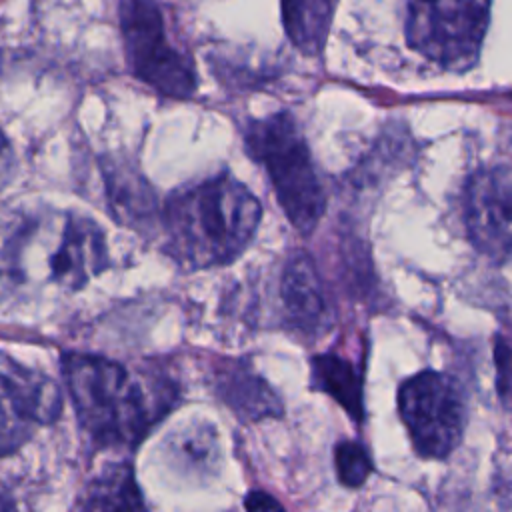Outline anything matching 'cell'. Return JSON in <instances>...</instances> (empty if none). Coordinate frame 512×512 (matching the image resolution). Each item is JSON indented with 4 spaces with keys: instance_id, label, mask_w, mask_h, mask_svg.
<instances>
[{
    "instance_id": "11",
    "label": "cell",
    "mask_w": 512,
    "mask_h": 512,
    "mask_svg": "<svg viewBox=\"0 0 512 512\" xmlns=\"http://www.w3.org/2000/svg\"><path fill=\"white\" fill-rule=\"evenodd\" d=\"M214 394L242 420L278 418L282 402L272 386L244 360L224 358L212 366Z\"/></svg>"
},
{
    "instance_id": "2",
    "label": "cell",
    "mask_w": 512,
    "mask_h": 512,
    "mask_svg": "<svg viewBox=\"0 0 512 512\" xmlns=\"http://www.w3.org/2000/svg\"><path fill=\"white\" fill-rule=\"evenodd\" d=\"M164 250L192 270L234 262L262 220L258 198L230 174L174 190L160 212Z\"/></svg>"
},
{
    "instance_id": "5",
    "label": "cell",
    "mask_w": 512,
    "mask_h": 512,
    "mask_svg": "<svg viewBox=\"0 0 512 512\" xmlns=\"http://www.w3.org/2000/svg\"><path fill=\"white\" fill-rule=\"evenodd\" d=\"M490 22V2H410L406 42L426 60L464 72L478 60Z\"/></svg>"
},
{
    "instance_id": "15",
    "label": "cell",
    "mask_w": 512,
    "mask_h": 512,
    "mask_svg": "<svg viewBox=\"0 0 512 512\" xmlns=\"http://www.w3.org/2000/svg\"><path fill=\"white\" fill-rule=\"evenodd\" d=\"M332 2L320 0H304V2H284L282 10V24L290 42L308 56H316L324 50L332 14Z\"/></svg>"
},
{
    "instance_id": "18",
    "label": "cell",
    "mask_w": 512,
    "mask_h": 512,
    "mask_svg": "<svg viewBox=\"0 0 512 512\" xmlns=\"http://www.w3.org/2000/svg\"><path fill=\"white\" fill-rule=\"evenodd\" d=\"M496 392L504 408L512 410V332L504 330L494 340Z\"/></svg>"
},
{
    "instance_id": "12",
    "label": "cell",
    "mask_w": 512,
    "mask_h": 512,
    "mask_svg": "<svg viewBox=\"0 0 512 512\" xmlns=\"http://www.w3.org/2000/svg\"><path fill=\"white\" fill-rule=\"evenodd\" d=\"M110 214L124 226L144 230L156 214V196L146 178L124 160H102Z\"/></svg>"
},
{
    "instance_id": "9",
    "label": "cell",
    "mask_w": 512,
    "mask_h": 512,
    "mask_svg": "<svg viewBox=\"0 0 512 512\" xmlns=\"http://www.w3.org/2000/svg\"><path fill=\"white\" fill-rule=\"evenodd\" d=\"M280 300L284 320L294 332L316 338L332 326V304L320 272L306 252L288 258L280 278Z\"/></svg>"
},
{
    "instance_id": "7",
    "label": "cell",
    "mask_w": 512,
    "mask_h": 512,
    "mask_svg": "<svg viewBox=\"0 0 512 512\" xmlns=\"http://www.w3.org/2000/svg\"><path fill=\"white\" fill-rule=\"evenodd\" d=\"M466 230L484 256L512 260V166L476 172L464 194Z\"/></svg>"
},
{
    "instance_id": "16",
    "label": "cell",
    "mask_w": 512,
    "mask_h": 512,
    "mask_svg": "<svg viewBox=\"0 0 512 512\" xmlns=\"http://www.w3.org/2000/svg\"><path fill=\"white\" fill-rule=\"evenodd\" d=\"M168 454L192 472H210L218 466L220 444L210 424H188L168 438Z\"/></svg>"
},
{
    "instance_id": "8",
    "label": "cell",
    "mask_w": 512,
    "mask_h": 512,
    "mask_svg": "<svg viewBox=\"0 0 512 512\" xmlns=\"http://www.w3.org/2000/svg\"><path fill=\"white\" fill-rule=\"evenodd\" d=\"M62 412L58 384L26 368L8 354L2 356V452L10 454L30 434V426L52 424Z\"/></svg>"
},
{
    "instance_id": "1",
    "label": "cell",
    "mask_w": 512,
    "mask_h": 512,
    "mask_svg": "<svg viewBox=\"0 0 512 512\" xmlns=\"http://www.w3.org/2000/svg\"><path fill=\"white\" fill-rule=\"evenodd\" d=\"M60 362L78 422L98 448H134L178 398L170 380L134 376L98 354L64 352Z\"/></svg>"
},
{
    "instance_id": "4",
    "label": "cell",
    "mask_w": 512,
    "mask_h": 512,
    "mask_svg": "<svg viewBox=\"0 0 512 512\" xmlns=\"http://www.w3.org/2000/svg\"><path fill=\"white\" fill-rule=\"evenodd\" d=\"M118 20L132 74L162 96L190 98L198 86L196 66L190 54L168 40L160 6L124 0L118 4Z\"/></svg>"
},
{
    "instance_id": "3",
    "label": "cell",
    "mask_w": 512,
    "mask_h": 512,
    "mask_svg": "<svg viewBox=\"0 0 512 512\" xmlns=\"http://www.w3.org/2000/svg\"><path fill=\"white\" fill-rule=\"evenodd\" d=\"M242 136L246 154L266 170L290 224L310 234L324 216L326 192L296 118L280 110L250 120Z\"/></svg>"
},
{
    "instance_id": "19",
    "label": "cell",
    "mask_w": 512,
    "mask_h": 512,
    "mask_svg": "<svg viewBox=\"0 0 512 512\" xmlns=\"http://www.w3.org/2000/svg\"><path fill=\"white\" fill-rule=\"evenodd\" d=\"M246 512H286L284 506L264 490H252L244 500Z\"/></svg>"
},
{
    "instance_id": "17",
    "label": "cell",
    "mask_w": 512,
    "mask_h": 512,
    "mask_svg": "<svg viewBox=\"0 0 512 512\" xmlns=\"http://www.w3.org/2000/svg\"><path fill=\"white\" fill-rule=\"evenodd\" d=\"M334 466L338 480L348 488L362 486L372 472L370 454L356 440H342L334 446Z\"/></svg>"
},
{
    "instance_id": "14",
    "label": "cell",
    "mask_w": 512,
    "mask_h": 512,
    "mask_svg": "<svg viewBox=\"0 0 512 512\" xmlns=\"http://www.w3.org/2000/svg\"><path fill=\"white\" fill-rule=\"evenodd\" d=\"M310 378L312 386L334 398L350 418L364 420V380L352 360L336 352L318 354L310 360Z\"/></svg>"
},
{
    "instance_id": "10",
    "label": "cell",
    "mask_w": 512,
    "mask_h": 512,
    "mask_svg": "<svg viewBox=\"0 0 512 512\" xmlns=\"http://www.w3.org/2000/svg\"><path fill=\"white\" fill-rule=\"evenodd\" d=\"M108 246L102 228L80 214H68L62 238L50 256V278L66 290H80L108 266Z\"/></svg>"
},
{
    "instance_id": "13",
    "label": "cell",
    "mask_w": 512,
    "mask_h": 512,
    "mask_svg": "<svg viewBox=\"0 0 512 512\" xmlns=\"http://www.w3.org/2000/svg\"><path fill=\"white\" fill-rule=\"evenodd\" d=\"M74 512H148L128 462H110L78 496Z\"/></svg>"
},
{
    "instance_id": "6",
    "label": "cell",
    "mask_w": 512,
    "mask_h": 512,
    "mask_svg": "<svg viewBox=\"0 0 512 512\" xmlns=\"http://www.w3.org/2000/svg\"><path fill=\"white\" fill-rule=\"evenodd\" d=\"M398 412L422 458H448L466 428V400L458 382L434 370H422L398 388Z\"/></svg>"
}]
</instances>
